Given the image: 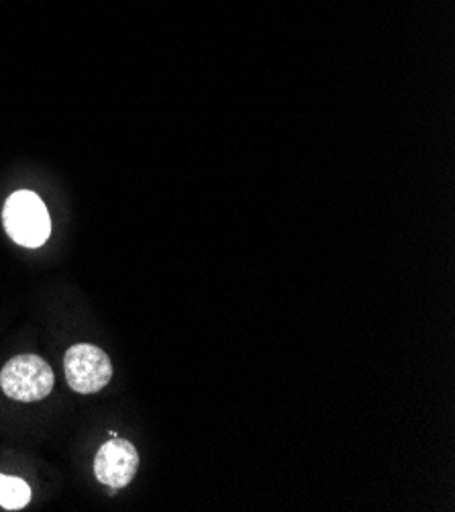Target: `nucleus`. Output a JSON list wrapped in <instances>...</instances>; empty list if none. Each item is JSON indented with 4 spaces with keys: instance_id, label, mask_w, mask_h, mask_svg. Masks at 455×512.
<instances>
[{
    "instance_id": "nucleus-1",
    "label": "nucleus",
    "mask_w": 455,
    "mask_h": 512,
    "mask_svg": "<svg viewBox=\"0 0 455 512\" xmlns=\"http://www.w3.org/2000/svg\"><path fill=\"white\" fill-rule=\"evenodd\" d=\"M3 223L9 237L21 247H41L49 233H52V219H49L43 200L29 190H19L9 196Z\"/></svg>"
},
{
    "instance_id": "nucleus-2",
    "label": "nucleus",
    "mask_w": 455,
    "mask_h": 512,
    "mask_svg": "<svg viewBox=\"0 0 455 512\" xmlns=\"http://www.w3.org/2000/svg\"><path fill=\"white\" fill-rule=\"evenodd\" d=\"M54 372L39 355H17L0 372V388L19 402H37L54 388Z\"/></svg>"
},
{
    "instance_id": "nucleus-4",
    "label": "nucleus",
    "mask_w": 455,
    "mask_h": 512,
    "mask_svg": "<svg viewBox=\"0 0 455 512\" xmlns=\"http://www.w3.org/2000/svg\"><path fill=\"white\" fill-rule=\"evenodd\" d=\"M139 468V453L133 443L113 439L98 449L94 459V476L100 484L119 490L133 482Z\"/></svg>"
},
{
    "instance_id": "nucleus-5",
    "label": "nucleus",
    "mask_w": 455,
    "mask_h": 512,
    "mask_svg": "<svg viewBox=\"0 0 455 512\" xmlns=\"http://www.w3.org/2000/svg\"><path fill=\"white\" fill-rule=\"evenodd\" d=\"M31 500V488L25 480L0 474V506L5 510H21Z\"/></svg>"
},
{
    "instance_id": "nucleus-3",
    "label": "nucleus",
    "mask_w": 455,
    "mask_h": 512,
    "mask_svg": "<svg viewBox=\"0 0 455 512\" xmlns=\"http://www.w3.org/2000/svg\"><path fill=\"white\" fill-rule=\"evenodd\" d=\"M66 380L78 394H94L103 390L113 378L109 355L90 343H78L64 357Z\"/></svg>"
}]
</instances>
